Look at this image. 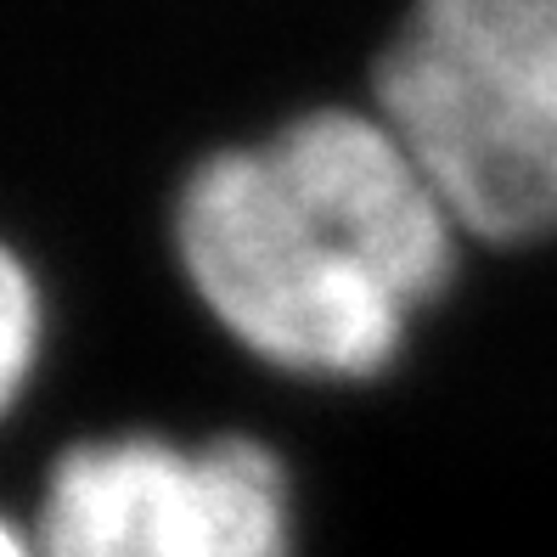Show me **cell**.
I'll return each instance as SVG.
<instances>
[{
  "instance_id": "3957f363",
  "label": "cell",
  "mask_w": 557,
  "mask_h": 557,
  "mask_svg": "<svg viewBox=\"0 0 557 557\" xmlns=\"http://www.w3.org/2000/svg\"><path fill=\"white\" fill-rule=\"evenodd\" d=\"M28 530L40 557H293L299 490L253 434L108 429L51 456Z\"/></svg>"
},
{
  "instance_id": "7a4b0ae2",
  "label": "cell",
  "mask_w": 557,
  "mask_h": 557,
  "mask_svg": "<svg viewBox=\"0 0 557 557\" xmlns=\"http://www.w3.org/2000/svg\"><path fill=\"white\" fill-rule=\"evenodd\" d=\"M372 108L429 163L473 248L557 243V0H411Z\"/></svg>"
},
{
  "instance_id": "5b68a950",
  "label": "cell",
  "mask_w": 557,
  "mask_h": 557,
  "mask_svg": "<svg viewBox=\"0 0 557 557\" xmlns=\"http://www.w3.org/2000/svg\"><path fill=\"white\" fill-rule=\"evenodd\" d=\"M0 557H40L28 518H12L7 507H0Z\"/></svg>"
},
{
  "instance_id": "277c9868",
  "label": "cell",
  "mask_w": 557,
  "mask_h": 557,
  "mask_svg": "<svg viewBox=\"0 0 557 557\" xmlns=\"http://www.w3.org/2000/svg\"><path fill=\"white\" fill-rule=\"evenodd\" d=\"M51 349V299L46 282L7 232H0V422L35 395L40 367Z\"/></svg>"
},
{
  "instance_id": "6da1fadb",
  "label": "cell",
  "mask_w": 557,
  "mask_h": 557,
  "mask_svg": "<svg viewBox=\"0 0 557 557\" xmlns=\"http://www.w3.org/2000/svg\"><path fill=\"white\" fill-rule=\"evenodd\" d=\"M429 163L377 108H310L203 152L170 253L209 326L287 383L360 388L406 360L468 259Z\"/></svg>"
}]
</instances>
